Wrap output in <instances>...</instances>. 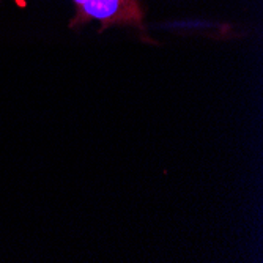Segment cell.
<instances>
[{
  "mask_svg": "<svg viewBox=\"0 0 263 263\" xmlns=\"http://www.w3.org/2000/svg\"><path fill=\"white\" fill-rule=\"evenodd\" d=\"M91 19L101 21L103 27L109 24L142 26V10L137 0H85L78 7L76 19L71 26H78Z\"/></svg>",
  "mask_w": 263,
  "mask_h": 263,
  "instance_id": "obj_1",
  "label": "cell"
},
{
  "mask_svg": "<svg viewBox=\"0 0 263 263\" xmlns=\"http://www.w3.org/2000/svg\"><path fill=\"white\" fill-rule=\"evenodd\" d=\"M84 2H85V0H74V4H76V8H78V7H81V5H82Z\"/></svg>",
  "mask_w": 263,
  "mask_h": 263,
  "instance_id": "obj_2",
  "label": "cell"
}]
</instances>
